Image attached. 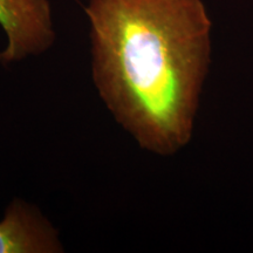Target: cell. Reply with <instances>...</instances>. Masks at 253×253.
Returning a JSON list of instances; mask_svg holds the SVG:
<instances>
[{
  "label": "cell",
  "instance_id": "obj_3",
  "mask_svg": "<svg viewBox=\"0 0 253 253\" xmlns=\"http://www.w3.org/2000/svg\"><path fill=\"white\" fill-rule=\"evenodd\" d=\"M63 251L59 231L39 209L20 198L7 205L0 220V253Z\"/></svg>",
  "mask_w": 253,
  "mask_h": 253
},
{
  "label": "cell",
  "instance_id": "obj_2",
  "mask_svg": "<svg viewBox=\"0 0 253 253\" xmlns=\"http://www.w3.org/2000/svg\"><path fill=\"white\" fill-rule=\"evenodd\" d=\"M0 26L7 39L4 66L46 52L55 40L48 0H0Z\"/></svg>",
  "mask_w": 253,
  "mask_h": 253
},
{
  "label": "cell",
  "instance_id": "obj_1",
  "mask_svg": "<svg viewBox=\"0 0 253 253\" xmlns=\"http://www.w3.org/2000/svg\"><path fill=\"white\" fill-rule=\"evenodd\" d=\"M91 78L115 121L142 149L189 143L211 56L202 0H89Z\"/></svg>",
  "mask_w": 253,
  "mask_h": 253
}]
</instances>
